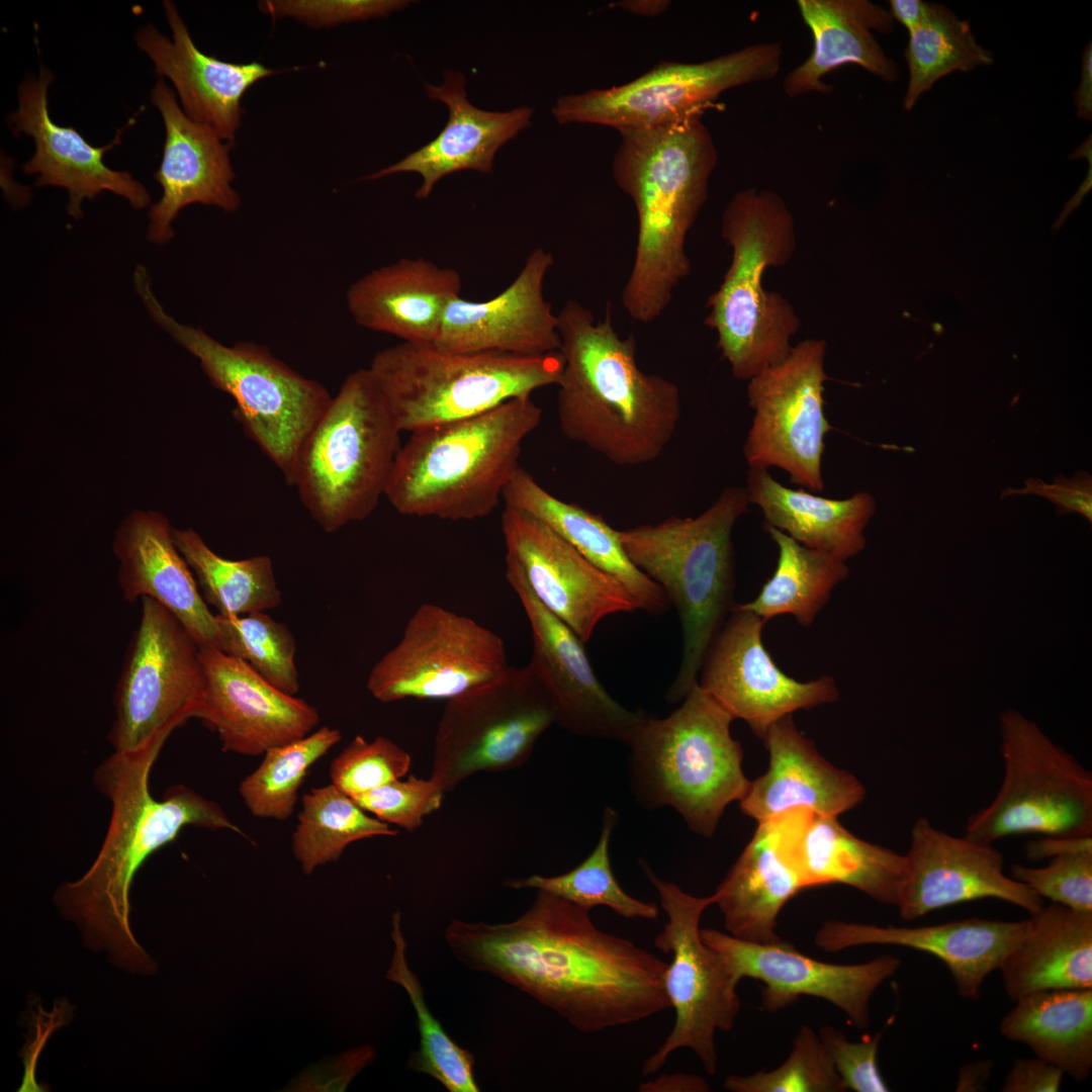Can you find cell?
<instances>
[{"instance_id":"f35d334b","label":"cell","mask_w":1092,"mask_h":1092,"mask_svg":"<svg viewBox=\"0 0 1092 1092\" xmlns=\"http://www.w3.org/2000/svg\"><path fill=\"white\" fill-rule=\"evenodd\" d=\"M503 502L546 524L588 561L617 578L639 610L653 616L667 612L670 605L662 588L632 563L619 531L601 516L554 496L521 466L507 485Z\"/></svg>"},{"instance_id":"8fae6325","label":"cell","mask_w":1092,"mask_h":1092,"mask_svg":"<svg viewBox=\"0 0 1092 1092\" xmlns=\"http://www.w3.org/2000/svg\"><path fill=\"white\" fill-rule=\"evenodd\" d=\"M132 279L153 321L198 359L213 386L234 398L247 436L288 484L301 444L332 399L328 389L293 370L265 346L250 342L226 346L200 328L179 323L156 297L145 266L134 268Z\"/></svg>"},{"instance_id":"30bf717a","label":"cell","mask_w":1092,"mask_h":1092,"mask_svg":"<svg viewBox=\"0 0 1092 1092\" xmlns=\"http://www.w3.org/2000/svg\"><path fill=\"white\" fill-rule=\"evenodd\" d=\"M560 351L541 355L451 352L434 343L401 342L368 367L398 429L410 434L484 414L557 385Z\"/></svg>"},{"instance_id":"f546056e","label":"cell","mask_w":1092,"mask_h":1092,"mask_svg":"<svg viewBox=\"0 0 1092 1092\" xmlns=\"http://www.w3.org/2000/svg\"><path fill=\"white\" fill-rule=\"evenodd\" d=\"M168 519L155 511H134L118 526L113 552L127 602L150 598L170 611L201 647L220 648L216 615L203 600L189 565L176 547Z\"/></svg>"},{"instance_id":"003e7915","label":"cell","mask_w":1092,"mask_h":1092,"mask_svg":"<svg viewBox=\"0 0 1092 1092\" xmlns=\"http://www.w3.org/2000/svg\"><path fill=\"white\" fill-rule=\"evenodd\" d=\"M1091 188H1092V158L1089 159V169H1088L1087 176H1086L1084 182L1080 185V187L1078 188V190L1076 191L1074 196L1065 203L1064 209L1062 210L1060 215L1055 220V222L1053 224L1055 231H1058V230H1060L1062 228L1064 221L1067 219V217L1070 215V213L1073 210H1075L1076 208L1079 207V205L1082 203V200H1083L1084 196L1088 194V192L1091 190Z\"/></svg>"},{"instance_id":"681fc988","label":"cell","mask_w":1092,"mask_h":1092,"mask_svg":"<svg viewBox=\"0 0 1092 1092\" xmlns=\"http://www.w3.org/2000/svg\"><path fill=\"white\" fill-rule=\"evenodd\" d=\"M731 1092H845L818 1034L803 1025L788 1059L777 1069L748 1076L730 1075L724 1082Z\"/></svg>"},{"instance_id":"d6a6232c","label":"cell","mask_w":1092,"mask_h":1092,"mask_svg":"<svg viewBox=\"0 0 1092 1092\" xmlns=\"http://www.w3.org/2000/svg\"><path fill=\"white\" fill-rule=\"evenodd\" d=\"M465 83L462 74L447 70L441 85L425 84L430 99L447 105V124L427 145L364 179L374 180L401 172L418 173L423 177V183L416 197L425 199L435 184L449 174L461 170L490 173L496 151L530 126L533 109L524 106L504 112L482 110L468 101Z\"/></svg>"},{"instance_id":"9c48e42d","label":"cell","mask_w":1092,"mask_h":1092,"mask_svg":"<svg viewBox=\"0 0 1092 1092\" xmlns=\"http://www.w3.org/2000/svg\"><path fill=\"white\" fill-rule=\"evenodd\" d=\"M400 433L369 369L347 375L301 444L288 483L325 532L375 511L401 447Z\"/></svg>"},{"instance_id":"52a82bcc","label":"cell","mask_w":1092,"mask_h":1092,"mask_svg":"<svg viewBox=\"0 0 1092 1092\" xmlns=\"http://www.w3.org/2000/svg\"><path fill=\"white\" fill-rule=\"evenodd\" d=\"M745 487H726L695 518L619 531L632 563L656 582L678 615L682 654L666 698L676 703L697 684L705 653L734 607L732 530L747 512Z\"/></svg>"},{"instance_id":"4fadbf2b","label":"cell","mask_w":1092,"mask_h":1092,"mask_svg":"<svg viewBox=\"0 0 1092 1092\" xmlns=\"http://www.w3.org/2000/svg\"><path fill=\"white\" fill-rule=\"evenodd\" d=\"M638 863L656 889L667 915L653 944L671 956L664 973V988L675 1011L673 1028L643 1063L642 1075L656 1073L674 1051L685 1048L694 1052L707 1074L714 1075L718 1065L716 1031H730L741 1007L737 994L741 979L701 936L702 915L715 904V897L688 894L676 884L660 879L646 860L640 858Z\"/></svg>"},{"instance_id":"ba28073f","label":"cell","mask_w":1092,"mask_h":1092,"mask_svg":"<svg viewBox=\"0 0 1092 1092\" xmlns=\"http://www.w3.org/2000/svg\"><path fill=\"white\" fill-rule=\"evenodd\" d=\"M733 720L698 682L668 716L646 713L624 741L637 801L648 809L671 807L692 831L711 837L751 782L731 735Z\"/></svg>"},{"instance_id":"d590c367","label":"cell","mask_w":1092,"mask_h":1092,"mask_svg":"<svg viewBox=\"0 0 1092 1092\" xmlns=\"http://www.w3.org/2000/svg\"><path fill=\"white\" fill-rule=\"evenodd\" d=\"M790 852L804 889L842 884L877 902L898 904L905 855L856 837L837 817L797 810Z\"/></svg>"},{"instance_id":"816d5d0a","label":"cell","mask_w":1092,"mask_h":1092,"mask_svg":"<svg viewBox=\"0 0 1092 1092\" xmlns=\"http://www.w3.org/2000/svg\"><path fill=\"white\" fill-rule=\"evenodd\" d=\"M1044 867L1012 864L1011 878L1042 899L1080 912H1092V850L1049 859Z\"/></svg>"},{"instance_id":"7dc6e473","label":"cell","mask_w":1092,"mask_h":1092,"mask_svg":"<svg viewBox=\"0 0 1092 1092\" xmlns=\"http://www.w3.org/2000/svg\"><path fill=\"white\" fill-rule=\"evenodd\" d=\"M341 739L339 729L322 726L300 739L268 749L239 786L250 813L263 819H288L309 768Z\"/></svg>"},{"instance_id":"91938a15","label":"cell","mask_w":1092,"mask_h":1092,"mask_svg":"<svg viewBox=\"0 0 1092 1092\" xmlns=\"http://www.w3.org/2000/svg\"><path fill=\"white\" fill-rule=\"evenodd\" d=\"M1085 850H1092V836H1040L1038 839L1028 841L1025 846L1026 857L1030 860L1050 859L1058 855Z\"/></svg>"},{"instance_id":"83f0119b","label":"cell","mask_w":1092,"mask_h":1092,"mask_svg":"<svg viewBox=\"0 0 1092 1092\" xmlns=\"http://www.w3.org/2000/svg\"><path fill=\"white\" fill-rule=\"evenodd\" d=\"M1026 925V919L1001 921L978 917L918 927L829 920L816 932L814 941L827 952L867 944L897 945L928 952L946 966L963 998L977 1000L985 979L999 969L1022 937Z\"/></svg>"},{"instance_id":"8d00e7d4","label":"cell","mask_w":1092,"mask_h":1092,"mask_svg":"<svg viewBox=\"0 0 1092 1092\" xmlns=\"http://www.w3.org/2000/svg\"><path fill=\"white\" fill-rule=\"evenodd\" d=\"M999 967L1013 1001L1037 991L1092 989V912L1044 904Z\"/></svg>"},{"instance_id":"9a60e30c","label":"cell","mask_w":1092,"mask_h":1092,"mask_svg":"<svg viewBox=\"0 0 1092 1092\" xmlns=\"http://www.w3.org/2000/svg\"><path fill=\"white\" fill-rule=\"evenodd\" d=\"M556 723L553 706L527 666L448 700L434 736L431 778L445 792L479 772L524 765Z\"/></svg>"},{"instance_id":"f907efd6","label":"cell","mask_w":1092,"mask_h":1092,"mask_svg":"<svg viewBox=\"0 0 1092 1092\" xmlns=\"http://www.w3.org/2000/svg\"><path fill=\"white\" fill-rule=\"evenodd\" d=\"M411 765L410 753L391 739L356 735L332 760L331 784L353 797L403 778Z\"/></svg>"},{"instance_id":"6da1fadb","label":"cell","mask_w":1092,"mask_h":1092,"mask_svg":"<svg viewBox=\"0 0 1092 1092\" xmlns=\"http://www.w3.org/2000/svg\"><path fill=\"white\" fill-rule=\"evenodd\" d=\"M444 940L463 966L528 994L580 1032L670 1008L666 962L602 931L589 911L545 891L537 890L531 906L510 922L452 919Z\"/></svg>"},{"instance_id":"44dd1931","label":"cell","mask_w":1092,"mask_h":1092,"mask_svg":"<svg viewBox=\"0 0 1092 1092\" xmlns=\"http://www.w3.org/2000/svg\"><path fill=\"white\" fill-rule=\"evenodd\" d=\"M506 578L531 629L527 667L549 698L556 724L577 736L624 743L647 712L630 711L611 697L592 667L584 642L537 600L512 565L506 564Z\"/></svg>"},{"instance_id":"ab89813d","label":"cell","mask_w":1092,"mask_h":1092,"mask_svg":"<svg viewBox=\"0 0 1092 1092\" xmlns=\"http://www.w3.org/2000/svg\"><path fill=\"white\" fill-rule=\"evenodd\" d=\"M1015 1002L1001 1020L1002 1035L1075 1081L1086 1080L1092 1068V989L1037 991Z\"/></svg>"},{"instance_id":"9f6ffc18","label":"cell","mask_w":1092,"mask_h":1092,"mask_svg":"<svg viewBox=\"0 0 1092 1092\" xmlns=\"http://www.w3.org/2000/svg\"><path fill=\"white\" fill-rule=\"evenodd\" d=\"M376 1058L371 1045H362L339 1055L323 1057L318 1063L309 1064L290 1080L282 1091L288 1092H342L365 1067Z\"/></svg>"},{"instance_id":"7c38bea8","label":"cell","mask_w":1092,"mask_h":1092,"mask_svg":"<svg viewBox=\"0 0 1092 1092\" xmlns=\"http://www.w3.org/2000/svg\"><path fill=\"white\" fill-rule=\"evenodd\" d=\"M1004 776L965 835L989 843L1013 835L1092 836V774L1016 710L1000 715Z\"/></svg>"},{"instance_id":"bcb514c9","label":"cell","mask_w":1092,"mask_h":1092,"mask_svg":"<svg viewBox=\"0 0 1092 1092\" xmlns=\"http://www.w3.org/2000/svg\"><path fill=\"white\" fill-rule=\"evenodd\" d=\"M618 821L617 812L603 811L600 838L588 856L569 872L557 876L531 875L505 883L511 889H536L556 895L590 911L606 906L626 919L656 920V904L638 900L626 893L616 880L610 861V840Z\"/></svg>"},{"instance_id":"e575fe53","label":"cell","mask_w":1092,"mask_h":1092,"mask_svg":"<svg viewBox=\"0 0 1092 1092\" xmlns=\"http://www.w3.org/2000/svg\"><path fill=\"white\" fill-rule=\"evenodd\" d=\"M797 6L812 33L813 50L784 78L787 96L830 93L832 87L823 77L846 64L857 65L888 83L898 80V65L874 34L894 30L889 10L869 0H799Z\"/></svg>"},{"instance_id":"7a4b0ae2","label":"cell","mask_w":1092,"mask_h":1092,"mask_svg":"<svg viewBox=\"0 0 1092 1092\" xmlns=\"http://www.w3.org/2000/svg\"><path fill=\"white\" fill-rule=\"evenodd\" d=\"M166 740L158 738L135 751L114 750L97 768L95 785L111 803L103 844L88 871L55 895L59 909L81 928L89 946L106 950L128 971L145 974L156 965L130 928L129 890L136 871L185 826L245 835L216 802L183 785L168 789L160 801L152 796L150 772Z\"/></svg>"},{"instance_id":"03108f58","label":"cell","mask_w":1092,"mask_h":1092,"mask_svg":"<svg viewBox=\"0 0 1092 1092\" xmlns=\"http://www.w3.org/2000/svg\"><path fill=\"white\" fill-rule=\"evenodd\" d=\"M615 5L635 15L653 17L665 12L670 5V1L624 0L616 2Z\"/></svg>"},{"instance_id":"277c9868","label":"cell","mask_w":1092,"mask_h":1092,"mask_svg":"<svg viewBox=\"0 0 1092 1092\" xmlns=\"http://www.w3.org/2000/svg\"><path fill=\"white\" fill-rule=\"evenodd\" d=\"M612 174L634 202L637 244L622 305L636 322L655 321L691 272L689 231L708 198L718 162L702 116L648 129L621 130Z\"/></svg>"},{"instance_id":"b9f144b4","label":"cell","mask_w":1092,"mask_h":1092,"mask_svg":"<svg viewBox=\"0 0 1092 1092\" xmlns=\"http://www.w3.org/2000/svg\"><path fill=\"white\" fill-rule=\"evenodd\" d=\"M172 535L203 600L218 615L241 616L281 606V592L269 556L231 560L210 549L192 528H173Z\"/></svg>"},{"instance_id":"4316f807","label":"cell","mask_w":1092,"mask_h":1092,"mask_svg":"<svg viewBox=\"0 0 1092 1092\" xmlns=\"http://www.w3.org/2000/svg\"><path fill=\"white\" fill-rule=\"evenodd\" d=\"M150 100L162 115L166 134L155 174L163 193L150 208L147 238L163 245L173 238L172 223L184 207L201 203L234 212L241 198L232 186L231 144L211 127L190 119L163 79L156 83Z\"/></svg>"},{"instance_id":"7bdbcfd3","label":"cell","mask_w":1092,"mask_h":1092,"mask_svg":"<svg viewBox=\"0 0 1092 1092\" xmlns=\"http://www.w3.org/2000/svg\"><path fill=\"white\" fill-rule=\"evenodd\" d=\"M298 823L292 834V853L304 874L340 858L355 841L396 836L398 830L371 817L354 799L333 784L309 790L301 798Z\"/></svg>"},{"instance_id":"f6af8a7d","label":"cell","mask_w":1092,"mask_h":1092,"mask_svg":"<svg viewBox=\"0 0 1092 1092\" xmlns=\"http://www.w3.org/2000/svg\"><path fill=\"white\" fill-rule=\"evenodd\" d=\"M904 56L909 71L905 110H911L940 78L993 63L992 53L977 42L968 20L929 2L922 22L909 34Z\"/></svg>"},{"instance_id":"6f0895ef","label":"cell","mask_w":1092,"mask_h":1092,"mask_svg":"<svg viewBox=\"0 0 1092 1092\" xmlns=\"http://www.w3.org/2000/svg\"><path fill=\"white\" fill-rule=\"evenodd\" d=\"M1024 484L1023 488H1005L1001 498L1010 495H1039L1056 506L1058 516L1078 513L1092 523V476L1084 469L1078 470L1072 478L1058 474L1051 484L1036 477H1029Z\"/></svg>"},{"instance_id":"94428289","label":"cell","mask_w":1092,"mask_h":1092,"mask_svg":"<svg viewBox=\"0 0 1092 1092\" xmlns=\"http://www.w3.org/2000/svg\"><path fill=\"white\" fill-rule=\"evenodd\" d=\"M710 1090L704 1078L688 1073L662 1074L638 1086L639 1092H708Z\"/></svg>"},{"instance_id":"680465c9","label":"cell","mask_w":1092,"mask_h":1092,"mask_svg":"<svg viewBox=\"0 0 1092 1092\" xmlns=\"http://www.w3.org/2000/svg\"><path fill=\"white\" fill-rule=\"evenodd\" d=\"M1064 1071L1040 1059L1016 1060L1008 1072L1002 1092H1058Z\"/></svg>"},{"instance_id":"11a10c76","label":"cell","mask_w":1092,"mask_h":1092,"mask_svg":"<svg viewBox=\"0 0 1092 1092\" xmlns=\"http://www.w3.org/2000/svg\"><path fill=\"white\" fill-rule=\"evenodd\" d=\"M824 1048L846 1089L855 1092H888L878 1065L881 1032L860 1041H849L844 1033L832 1026L820 1031Z\"/></svg>"},{"instance_id":"603a6c76","label":"cell","mask_w":1092,"mask_h":1092,"mask_svg":"<svg viewBox=\"0 0 1092 1092\" xmlns=\"http://www.w3.org/2000/svg\"><path fill=\"white\" fill-rule=\"evenodd\" d=\"M905 858L897 904L905 921L985 898L1008 902L1029 914L1043 905L1039 895L1004 874L1003 854L993 843L948 834L926 818L916 820Z\"/></svg>"},{"instance_id":"db71d44e","label":"cell","mask_w":1092,"mask_h":1092,"mask_svg":"<svg viewBox=\"0 0 1092 1092\" xmlns=\"http://www.w3.org/2000/svg\"><path fill=\"white\" fill-rule=\"evenodd\" d=\"M403 0H265L259 9L270 16L291 17L310 27L384 17L407 6Z\"/></svg>"},{"instance_id":"7402d4cb","label":"cell","mask_w":1092,"mask_h":1092,"mask_svg":"<svg viewBox=\"0 0 1092 1092\" xmlns=\"http://www.w3.org/2000/svg\"><path fill=\"white\" fill-rule=\"evenodd\" d=\"M703 941L719 951L736 975L764 984L762 1006L776 1012L801 996H813L839 1008L857 1028L870 1024L875 991L900 967L898 958L883 954L862 964L838 965L801 953L791 942L754 943L717 929H701Z\"/></svg>"},{"instance_id":"836d02e7","label":"cell","mask_w":1092,"mask_h":1092,"mask_svg":"<svg viewBox=\"0 0 1092 1092\" xmlns=\"http://www.w3.org/2000/svg\"><path fill=\"white\" fill-rule=\"evenodd\" d=\"M796 811L758 822L751 839L715 893L726 930L754 943L779 941L777 919L804 889L792 860L790 838Z\"/></svg>"},{"instance_id":"c3c4849f","label":"cell","mask_w":1092,"mask_h":1092,"mask_svg":"<svg viewBox=\"0 0 1092 1092\" xmlns=\"http://www.w3.org/2000/svg\"><path fill=\"white\" fill-rule=\"evenodd\" d=\"M216 615L220 650L242 659L279 691H299L295 664L296 642L285 624L265 612L241 616Z\"/></svg>"},{"instance_id":"f1b7e54d","label":"cell","mask_w":1092,"mask_h":1092,"mask_svg":"<svg viewBox=\"0 0 1092 1092\" xmlns=\"http://www.w3.org/2000/svg\"><path fill=\"white\" fill-rule=\"evenodd\" d=\"M164 8L172 39L147 24L136 31L134 40L153 62L156 74L172 82L184 113L232 145L241 125L244 94L279 71L258 62L234 64L207 56L193 42L175 4L164 1Z\"/></svg>"},{"instance_id":"74e56055","label":"cell","mask_w":1092,"mask_h":1092,"mask_svg":"<svg viewBox=\"0 0 1092 1092\" xmlns=\"http://www.w3.org/2000/svg\"><path fill=\"white\" fill-rule=\"evenodd\" d=\"M749 504L757 506L764 525L777 528L800 544L846 561L866 546L863 530L876 512L872 494L858 491L843 499L823 497L777 481L768 469L749 468Z\"/></svg>"},{"instance_id":"8992f818","label":"cell","mask_w":1092,"mask_h":1092,"mask_svg":"<svg viewBox=\"0 0 1092 1092\" xmlns=\"http://www.w3.org/2000/svg\"><path fill=\"white\" fill-rule=\"evenodd\" d=\"M721 235L732 248V260L707 300L704 324L716 332L717 347L734 377L749 380L789 356L800 329L791 302L762 284L767 268L783 266L793 256L795 220L779 194L749 188L725 206Z\"/></svg>"},{"instance_id":"ee69618b","label":"cell","mask_w":1092,"mask_h":1092,"mask_svg":"<svg viewBox=\"0 0 1092 1092\" xmlns=\"http://www.w3.org/2000/svg\"><path fill=\"white\" fill-rule=\"evenodd\" d=\"M393 953L386 979L399 985L407 994L417 1016L420 1044L407 1060V1068L437 1080L449 1092H479L473 1066L474 1055L457 1044L430 1011L423 986L406 960L407 944L401 928V914L391 919Z\"/></svg>"},{"instance_id":"484cf974","label":"cell","mask_w":1092,"mask_h":1092,"mask_svg":"<svg viewBox=\"0 0 1092 1092\" xmlns=\"http://www.w3.org/2000/svg\"><path fill=\"white\" fill-rule=\"evenodd\" d=\"M554 259L543 248L526 259L514 281L484 301L454 297L434 344L447 351L541 355L560 351L557 313L545 298L544 281Z\"/></svg>"},{"instance_id":"3957f363","label":"cell","mask_w":1092,"mask_h":1092,"mask_svg":"<svg viewBox=\"0 0 1092 1092\" xmlns=\"http://www.w3.org/2000/svg\"><path fill=\"white\" fill-rule=\"evenodd\" d=\"M557 320L564 360L557 416L564 436L619 466L656 460L679 423L678 386L639 368L635 338L620 337L610 304L597 320L568 300Z\"/></svg>"},{"instance_id":"e0dca14e","label":"cell","mask_w":1092,"mask_h":1092,"mask_svg":"<svg viewBox=\"0 0 1092 1092\" xmlns=\"http://www.w3.org/2000/svg\"><path fill=\"white\" fill-rule=\"evenodd\" d=\"M511 665L503 639L470 617L421 605L394 647L371 668L367 690L376 700H451L486 684Z\"/></svg>"},{"instance_id":"6125c7cd","label":"cell","mask_w":1092,"mask_h":1092,"mask_svg":"<svg viewBox=\"0 0 1092 1092\" xmlns=\"http://www.w3.org/2000/svg\"><path fill=\"white\" fill-rule=\"evenodd\" d=\"M1076 113L1079 118L1092 119V46L1089 41L1082 54V72L1078 89L1074 95Z\"/></svg>"},{"instance_id":"cb8c5ba5","label":"cell","mask_w":1092,"mask_h":1092,"mask_svg":"<svg viewBox=\"0 0 1092 1092\" xmlns=\"http://www.w3.org/2000/svg\"><path fill=\"white\" fill-rule=\"evenodd\" d=\"M200 655L205 687L198 718L216 732L223 751L263 755L318 724L313 706L279 691L242 659L210 646H200Z\"/></svg>"},{"instance_id":"be15d7a7","label":"cell","mask_w":1092,"mask_h":1092,"mask_svg":"<svg viewBox=\"0 0 1092 1092\" xmlns=\"http://www.w3.org/2000/svg\"><path fill=\"white\" fill-rule=\"evenodd\" d=\"M889 3L891 16L903 24L909 34L922 22L928 7V2L921 0H891Z\"/></svg>"},{"instance_id":"5bb4252c","label":"cell","mask_w":1092,"mask_h":1092,"mask_svg":"<svg viewBox=\"0 0 1092 1092\" xmlns=\"http://www.w3.org/2000/svg\"><path fill=\"white\" fill-rule=\"evenodd\" d=\"M782 57L781 43L760 42L700 63L660 62L623 85L562 96L551 111L559 124L654 128L703 116L731 88L774 79Z\"/></svg>"},{"instance_id":"ac0fdd59","label":"cell","mask_w":1092,"mask_h":1092,"mask_svg":"<svg viewBox=\"0 0 1092 1092\" xmlns=\"http://www.w3.org/2000/svg\"><path fill=\"white\" fill-rule=\"evenodd\" d=\"M826 348L824 340L806 339L747 385L754 413L743 446L748 467H779L813 492L824 489V437L833 430L824 415Z\"/></svg>"},{"instance_id":"d6986e66","label":"cell","mask_w":1092,"mask_h":1092,"mask_svg":"<svg viewBox=\"0 0 1092 1092\" xmlns=\"http://www.w3.org/2000/svg\"><path fill=\"white\" fill-rule=\"evenodd\" d=\"M764 622L734 606L711 641L698 685L734 720L760 739L778 720L838 699L833 677L801 681L785 673L762 641Z\"/></svg>"},{"instance_id":"2e32d148","label":"cell","mask_w":1092,"mask_h":1092,"mask_svg":"<svg viewBox=\"0 0 1092 1092\" xmlns=\"http://www.w3.org/2000/svg\"><path fill=\"white\" fill-rule=\"evenodd\" d=\"M114 693L108 739L116 751H135L198 718L204 696L200 645L158 602L144 598Z\"/></svg>"},{"instance_id":"4dcf8cb0","label":"cell","mask_w":1092,"mask_h":1092,"mask_svg":"<svg viewBox=\"0 0 1092 1092\" xmlns=\"http://www.w3.org/2000/svg\"><path fill=\"white\" fill-rule=\"evenodd\" d=\"M762 740L768 768L750 782L739 802L742 812L757 823L799 809L837 817L863 801L866 789L858 779L825 759L792 715L775 722Z\"/></svg>"},{"instance_id":"1f68e13d","label":"cell","mask_w":1092,"mask_h":1092,"mask_svg":"<svg viewBox=\"0 0 1092 1092\" xmlns=\"http://www.w3.org/2000/svg\"><path fill=\"white\" fill-rule=\"evenodd\" d=\"M462 278L423 257L402 258L368 272L346 292L355 323L401 342L434 343L449 302L461 295Z\"/></svg>"},{"instance_id":"5b68a950","label":"cell","mask_w":1092,"mask_h":1092,"mask_svg":"<svg viewBox=\"0 0 1092 1092\" xmlns=\"http://www.w3.org/2000/svg\"><path fill=\"white\" fill-rule=\"evenodd\" d=\"M542 410L516 397L479 416L410 434L384 497L400 515L472 521L489 516L520 467Z\"/></svg>"},{"instance_id":"60d3db41","label":"cell","mask_w":1092,"mask_h":1092,"mask_svg":"<svg viewBox=\"0 0 1092 1092\" xmlns=\"http://www.w3.org/2000/svg\"><path fill=\"white\" fill-rule=\"evenodd\" d=\"M778 547L775 571L756 598L738 605L764 622L791 615L802 626H810L830 599L833 588L848 575L845 561L810 549L783 531L764 525Z\"/></svg>"},{"instance_id":"d4e9b609","label":"cell","mask_w":1092,"mask_h":1092,"mask_svg":"<svg viewBox=\"0 0 1092 1092\" xmlns=\"http://www.w3.org/2000/svg\"><path fill=\"white\" fill-rule=\"evenodd\" d=\"M54 80L52 72L40 65L38 76L29 74L19 86L18 108L9 116L15 134L30 135L35 145L34 155L23 171L35 175V186H58L68 191V214L82 215V202L109 191L128 200L135 209L147 207L151 196L130 173L110 169L103 155L119 144L122 131L134 122L131 118L104 147L90 145L72 126L56 124L49 113L48 90Z\"/></svg>"},{"instance_id":"ffe728a7","label":"cell","mask_w":1092,"mask_h":1092,"mask_svg":"<svg viewBox=\"0 0 1092 1092\" xmlns=\"http://www.w3.org/2000/svg\"><path fill=\"white\" fill-rule=\"evenodd\" d=\"M500 529L506 564L515 567L537 600L584 643L604 618L638 610L617 578L535 517L505 506Z\"/></svg>"},{"instance_id":"f5cc1de1","label":"cell","mask_w":1092,"mask_h":1092,"mask_svg":"<svg viewBox=\"0 0 1092 1092\" xmlns=\"http://www.w3.org/2000/svg\"><path fill=\"white\" fill-rule=\"evenodd\" d=\"M445 794L431 777L411 775L352 798L377 819L414 831L422 826L424 817L441 807Z\"/></svg>"},{"instance_id":"e7e4bbea","label":"cell","mask_w":1092,"mask_h":1092,"mask_svg":"<svg viewBox=\"0 0 1092 1092\" xmlns=\"http://www.w3.org/2000/svg\"><path fill=\"white\" fill-rule=\"evenodd\" d=\"M992 1062L978 1061L966 1064L960 1071L957 1091H980L985 1087L992 1072Z\"/></svg>"}]
</instances>
